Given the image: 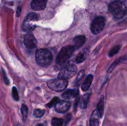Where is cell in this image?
<instances>
[{
    "label": "cell",
    "instance_id": "cell-1",
    "mask_svg": "<svg viewBox=\"0 0 127 126\" xmlns=\"http://www.w3.org/2000/svg\"><path fill=\"white\" fill-rule=\"evenodd\" d=\"M36 61L41 66L50 65L53 60V56L51 52L47 49H40L36 52Z\"/></svg>",
    "mask_w": 127,
    "mask_h": 126
},
{
    "label": "cell",
    "instance_id": "cell-2",
    "mask_svg": "<svg viewBox=\"0 0 127 126\" xmlns=\"http://www.w3.org/2000/svg\"><path fill=\"white\" fill-rule=\"evenodd\" d=\"M74 51V46L68 45L61 49L57 58V63L60 65L64 64L69 59Z\"/></svg>",
    "mask_w": 127,
    "mask_h": 126
},
{
    "label": "cell",
    "instance_id": "cell-3",
    "mask_svg": "<svg viewBox=\"0 0 127 126\" xmlns=\"http://www.w3.org/2000/svg\"><path fill=\"white\" fill-rule=\"evenodd\" d=\"M37 20H38V17H37V15L36 14L33 13V12L29 14L24 21L23 23H22V30L24 32H27L28 33L32 32L36 27L35 22Z\"/></svg>",
    "mask_w": 127,
    "mask_h": 126
},
{
    "label": "cell",
    "instance_id": "cell-4",
    "mask_svg": "<svg viewBox=\"0 0 127 126\" xmlns=\"http://www.w3.org/2000/svg\"><path fill=\"white\" fill-rule=\"evenodd\" d=\"M68 84V80L60 79V78L52 79V80H49L47 83L48 87L55 91H63L66 88Z\"/></svg>",
    "mask_w": 127,
    "mask_h": 126
},
{
    "label": "cell",
    "instance_id": "cell-5",
    "mask_svg": "<svg viewBox=\"0 0 127 126\" xmlns=\"http://www.w3.org/2000/svg\"><path fill=\"white\" fill-rule=\"evenodd\" d=\"M105 25V19L104 17H97L91 25V30L94 34H98L103 30Z\"/></svg>",
    "mask_w": 127,
    "mask_h": 126
},
{
    "label": "cell",
    "instance_id": "cell-6",
    "mask_svg": "<svg viewBox=\"0 0 127 126\" xmlns=\"http://www.w3.org/2000/svg\"><path fill=\"white\" fill-rule=\"evenodd\" d=\"M76 72L77 67L74 65L70 64L66 65L60 70L58 74V78L67 80L74 76Z\"/></svg>",
    "mask_w": 127,
    "mask_h": 126
},
{
    "label": "cell",
    "instance_id": "cell-7",
    "mask_svg": "<svg viewBox=\"0 0 127 126\" xmlns=\"http://www.w3.org/2000/svg\"><path fill=\"white\" fill-rule=\"evenodd\" d=\"M123 3L120 0H115L109 4V11L114 16L119 14L122 10Z\"/></svg>",
    "mask_w": 127,
    "mask_h": 126
},
{
    "label": "cell",
    "instance_id": "cell-8",
    "mask_svg": "<svg viewBox=\"0 0 127 126\" xmlns=\"http://www.w3.org/2000/svg\"><path fill=\"white\" fill-rule=\"evenodd\" d=\"M24 43L25 46L28 49H33L37 46V42L34 36L31 33H28L24 36Z\"/></svg>",
    "mask_w": 127,
    "mask_h": 126
},
{
    "label": "cell",
    "instance_id": "cell-9",
    "mask_svg": "<svg viewBox=\"0 0 127 126\" xmlns=\"http://www.w3.org/2000/svg\"><path fill=\"white\" fill-rule=\"evenodd\" d=\"M71 106V103L66 101H59L55 106V109L57 112L64 113L68 111Z\"/></svg>",
    "mask_w": 127,
    "mask_h": 126
},
{
    "label": "cell",
    "instance_id": "cell-10",
    "mask_svg": "<svg viewBox=\"0 0 127 126\" xmlns=\"http://www.w3.org/2000/svg\"><path fill=\"white\" fill-rule=\"evenodd\" d=\"M47 0H33L31 2V7L35 11H41L45 8Z\"/></svg>",
    "mask_w": 127,
    "mask_h": 126
},
{
    "label": "cell",
    "instance_id": "cell-11",
    "mask_svg": "<svg viewBox=\"0 0 127 126\" xmlns=\"http://www.w3.org/2000/svg\"><path fill=\"white\" fill-rule=\"evenodd\" d=\"M100 117H101V116L97 109L93 111L91 116L90 126H99Z\"/></svg>",
    "mask_w": 127,
    "mask_h": 126
},
{
    "label": "cell",
    "instance_id": "cell-12",
    "mask_svg": "<svg viewBox=\"0 0 127 126\" xmlns=\"http://www.w3.org/2000/svg\"><path fill=\"white\" fill-rule=\"evenodd\" d=\"M78 94H79V90L78 88L71 89V90H68L67 91H66L62 95V97L66 100H69V99L78 96Z\"/></svg>",
    "mask_w": 127,
    "mask_h": 126
},
{
    "label": "cell",
    "instance_id": "cell-13",
    "mask_svg": "<svg viewBox=\"0 0 127 126\" xmlns=\"http://www.w3.org/2000/svg\"><path fill=\"white\" fill-rule=\"evenodd\" d=\"M86 42V37L84 35L76 36L73 39L74 47L75 49H79Z\"/></svg>",
    "mask_w": 127,
    "mask_h": 126
},
{
    "label": "cell",
    "instance_id": "cell-14",
    "mask_svg": "<svg viewBox=\"0 0 127 126\" xmlns=\"http://www.w3.org/2000/svg\"><path fill=\"white\" fill-rule=\"evenodd\" d=\"M88 53H89V50L88 49H83L82 51L80 52L79 54L78 55V56L76 57V62L77 63H81L86 59L87 56L88 55Z\"/></svg>",
    "mask_w": 127,
    "mask_h": 126
},
{
    "label": "cell",
    "instance_id": "cell-15",
    "mask_svg": "<svg viewBox=\"0 0 127 126\" xmlns=\"http://www.w3.org/2000/svg\"><path fill=\"white\" fill-rule=\"evenodd\" d=\"M93 75H89L87 78L86 79L85 81L84 82V83L81 86V88L83 90V91H87L88 89L90 87L91 85V83L93 82Z\"/></svg>",
    "mask_w": 127,
    "mask_h": 126
},
{
    "label": "cell",
    "instance_id": "cell-16",
    "mask_svg": "<svg viewBox=\"0 0 127 126\" xmlns=\"http://www.w3.org/2000/svg\"><path fill=\"white\" fill-rule=\"evenodd\" d=\"M90 95L91 94L88 93V94H86L84 95L83 97L81 98V100L80 101V106L81 108L83 109H85L86 108L87 106H88V103H89V98H90Z\"/></svg>",
    "mask_w": 127,
    "mask_h": 126
},
{
    "label": "cell",
    "instance_id": "cell-17",
    "mask_svg": "<svg viewBox=\"0 0 127 126\" xmlns=\"http://www.w3.org/2000/svg\"><path fill=\"white\" fill-rule=\"evenodd\" d=\"M126 60H127V56H122V57H121V58H119V59H117V60L115 61V62H114V63L111 64V65L109 67V69H108V71H107L108 73L111 72L114 70V68H115V67L118 65V64H120V63H122V62L124 61H126Z\"/></svg>",
    "mask_w": 127,
    "mask_h": 126
},
{
    "label": "cell",
    "instance_id": "cell-18",
    "mask_svg": "<svg viewBox=\"0 0 127 126\" xmlns=\"http://www.w3.org/2000/svg\"><path fill=\"white\" fill-rule=\"evenodd\" d=\"M104 96H102L101 98H100V100H99V103H98L97 105V110L99 111L101 117H102L103 112H104Z\"/></svg>",
    "mask_w": 127,
    "mask_h": 126
},
{
    "label": "cell",
    "instance_id": "cell-19",
    "mask_svg": "<svg viewBox=\"0 0 127 126\" xmlns=\"http://www.w3.org/2000/svg\"><path fill=\"white\" fill-rule=\"evenodd\" d=\"M63 124V121L62 119L54 117L52 120V125L53 126H62Z\"/></svg>",
    "mask_w": 127,
    "mask_h": 126
},
{
    "label": "cell",
    "instance_id": "cell-20",
    "mask_svg": "<svg viewBox=\"0 0 127 126\" xmlns=\"http://www.w3.org/2000/svg\"><path fill=\"white\" fill-rule=\"evenodd\" d=\"M21 113H22V117H23L24 121H26L27 117V114H28V108L27 106L25 105H22L21 106Z\"/></svg>",
    "mask_w": 127,
    "mask_h": 126
},
{
    "label": "cell",
    "instance_id": "cell-21",
    "mask_svg": "<svg viewBox=\"0 0 127 126\" xmlns=\"http://www.w3.org/2000/svg\"><path fill=\"white\" fill-rule=\"evenodd\" d=\"M120 49V46H115L113 47V48L110 49V51H109V56L110 57L114 56V55H115V54L119 51Z\"/></svg>",
    "mask_w": 127,
    "mask_h": 126
},
{
    "label": "cell",
    "instance_id": "cell-22",
    "mask_svg": "<svg viewBox=\"0 0 127 126\" xmlns=\"http://www.w3.org/2000/svg\"><path fill=\"white\" fill-rule=\"evenodd\" d=\"M45 114V110L44 109H37L33 111V116L37 118H39V117H42L43 114Z\"/></svg>",
    "mask_w": 127,
    "mask_h": 126
},
{
    "label": "cell",
    "instance_id": "cell-23",
    "mask_svg": "<svg viewBox=\"0 0 127 126\" xmlns=\"http://www.w3.org/2000/svg\"><path fill=\"white\" fill-rule=\"evenodd\" d=\"M12 95L14 99L16 101H18L19 99V94L18 92H17V88H16V87H15V86H13V87H12Z\"/></svg>",
    "mask_w": 127,
    "mask_h": 126
},
{
    "label": "cell",
    "instance_id": "cell-24",
    "mask_svg": "<svg viewBox=\"0 0 127 126\" xmlns=\"http://www.w3.org/2000/svg\"><path fill=\"white\" fill-rule=\"evenodd\" d=\"M59 101H60V100H59V99L58 98L55 97V98H53V100H52V101H51L49 103H48V105H47V106H48V107H50H50H53V106H55V105H57V103H58Z\"/></svg>",
    "mask_w": 127,
    "mask_h": 126
},
{
    "label": "cell",
    "instance_id": "cell-25",
    "mask_svg": "<svg viewBox=\"0 0 127 126\" xmlns=\"http://www.w3.org/2000/svg\"><path fill=\"white\" fill-rule=\"evenodd\" d=\"M84 74H85V71H84V70H82L79 72V73L78 74V76H77V77H76V83H78V82H79L81 81V79L83 78V77H84Z\"/></svg>",
    "mask_w": 127,
    "mask_h": 126
},
{
    "label": "cell",
    "instance_id": "cell-26",
    "mask_svg": "<svg viewBox=\"0 0 127 126\" xmlns=\"http://www.w3.org/2000/svg\"><path fill=\"white\" fill-rule=\"evenodd\" d=\"M2 74H3L4 80L5 84H6V85H8V84H9V79H7V76H6V74H5V72L4 71L3 69H2Z\"/></svg>",
    "mask_w": 127,
    "mask_h": 126
},
{
    "label": "cell",
    "instance_id": "cell-27",
    "mask_svg": "<svg viewBox=\"0 0 127 126\" xmlns=\"http://www.w3.org/2000/svg\"><path fill=\"white\" fill-rule=\"evenodd\" d=\"M71 116V114H68V116H66V120L64 121V123H65L64 124H65V126L68 124V122L70 121Z\"/></svg>",
    "mask_w": 127,
    "mask_h": 126
},
{
    "label": "cell",
    "instance_id": "cell-28",
    "mask_svg": "<svg viewBox=\"0 0 127 126\" xmlns=\"http://www.w3.org/2000/svg\"><path fill=\"white\" fill-rule=\"evenodd\" d=\"M21 6H19L18 8H17V12H16L17 17H19V16H20V14H21Z\"/></svg>",
    "mask_w": 127,
    "mask_h": 126
},
{
    "label": "cell",
    "instance_id": "cell-29",
    "mask_svg": "<svg viewBox=\"0 0 127 126\" xmlns=\"http://www.w3.org/2000/svg\"><path fill=\"white\" fill-rule=\"evenodd\" d=\"M36 126H44L43 124H37Z\"/></svg>",
    "mask_w": 127,
    "mask_h": 126
},
{
    "label": "cell",
    "instance_id": "cell-30",
    "mask_svg": "<svg viewBox=\"0 0 127 126\" xmlns=\"http://www.w3.org/2000/svg\"></svg>",
    "mask_w": 127,
    "mask_h": 126
}]
</instances>
